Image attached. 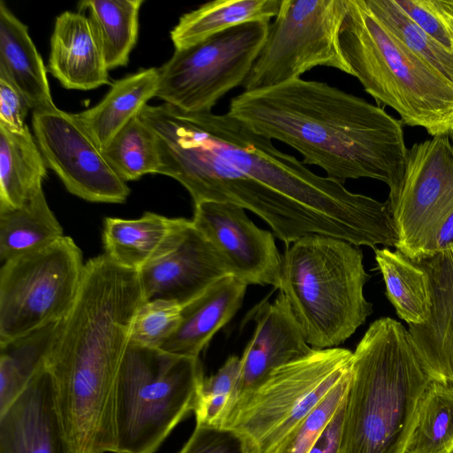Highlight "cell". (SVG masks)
Wrapping results in <instances>:
<instances>
[{
    "label": "cell",
    "instance_id": "obj_1",
    "mask_svg": "<svg viewBox=\"0 0 453 453\" xmlns=\"http://www.w3.org/2000/svg\"><path fill=\"white\" fill-rule=\"evenodd\" d=\"M144 302L139 272L106 254L88 259L45 365L75 453H114L115 396L134 316Z\"/></svg>",
    "mask_w": 453,
    "mask_h": 453
},
{
    "label": "cell",
    "instance_id": "obj_2",
    "mask_svg": "<svg viewBox=\"0 0 453 453\" xmlns=\"http://www.w3.org/2000/svg\"><path fill=\"white\" fill-rule=\"evenodd\" d=\"M227 114L291 146L303 164L319 166L330 179L383 181L389 188V207L395 203L408 149L403 123L382 107L326 82L299 78L242 92L232 98Z\"/></svg>",
    "mask_w": 453,
    "mask_h": 453
},
{
    "label": "cell",
    "instance_id": "obj_3",
    "mask_svg": "<svg viewBox=\"0 0 453 453\" xmlns=\"http://www.w3.org/2000/svg\"><path fill=\"white\" fill-rule=\"evenodd\" d=\"M432 380L408 329L388 317L373 321L353 352L341 453H405Z\"/></svg>",
    "mask_w": 453,
    "mask_h": 453
},
{
    "label": "cell",
    "instance_id": "obj_4",
    "mask_svg": "<svg viewBox=\"0 0 453 453\" xmlns=\"http://www.w3.org/2000/svg\"><path fill=\"white\" fill-rule=\"evenodd\" d=\"M187 114L212 150L254 180L333 221L349 242L373 250L378 244L397 245L388 201L352 193L343 183L315 174L227 113Z\"/></svg>",
    "mask_w": 453,
    "mask_h": 453
},
{
    "label": "cell",
    "instance_id": "obj_5",
    "mask_svg": "<svg viewBox=\"0 0 453 453\" xmlns=\"http://www.w3.org/2000/svg\"><path fill=\"white\" fill-rule=\"evenodd\" d=\"M155 134L158 174L180 182L194 204L229 203L251 211L287 245L310 234H326L331 222L240 171L212 150L188 114L172 105H147L140 114Z\"/></svg>",
    "mask_w": 453,
    "mask_h": 453
},
{
    "label": "cell",
    "instance_id": "obj_6",
    "mask_svg": "<svg viewBox=\"0 0 453 453\" xmlns=\"http://www.w3.org/2000/svg\"><path fill=\"white\" fill-rule=\"evenodd\" d=\"M343 58L378 106L432 137L453 135V84L390 32L365 0H349L339 33Z\"/></svg>",
    "mask_w": 453,
    "mask_h": 453
},
{
    "label": "cell",
    "instance_id": "obj_7",
    "mask_svg": "<svg viewBox=\"0 0 453 453\" xmlns=\"http://www.w3.org/2000/svg\"><path fill=\"white\" fill-rule=\"evenodd\" d=\"M370 275L359 246L310 234L281 256L279 289L287 298L307 343L336 348L365 324L372 304L364 296Z\"/></svg>",
    "mask_w": 453,
    "mask_h": 453
},
{
    "label": "cell",
    "instance_id": "obj_8",
    "mask_svg": "<svg viewBox=\"0 0 453 453\" xmlns=\"http://www.w3.org/2000/svg\"><path fill=\"white\" fill-rule=\"evenodd\" d=\"M203 379L199 357L129 343L116 385L114 453H155L194 412Z\"/></svg>",
    "mask_w": 453,
    "mask_h": 453
},
{
    "label": "cell",
    "instance_id": "obj_9",
    "mask_svg": "<svg viewBox=\"0 0 453 453\" xmlns=\"http://www.w3.org/2000/svg\"><path fill=\"white\" fill-rule=\"evenodd\" d=\"M353 352L314 349L276 369L241 402L223 426L234 430L251 453H276L327 392L351 369Z\"/></svg>",
    "mask_w": 453,
    "mask_h": 453
},
{
    "label": "cell",
    "instance_id": "obj_10",
    "mask_svg": "<svg viewBox=\"0 0 453 453\" xmlns=\"http://www.w3.org/2000/svg\"><path fill=\"white\" fill-rule=\"evenodd\" d=\"M82 253L64 235L0 269V345L63 319L82 280Z\"/></svg>",
    "mask_w": 453,
    "mask_h": 453
},
{
    "label": "cell",
    "instance_id": "obj_11",
    "mask_svg": "<svg viewBox=\"0 0 453 453\" xmlns=\"http://www.w3.org/2000/svg\"><path fill=\"white\" fill-rule=\"evenodd\" d=\"M349 0H280L265 42L244 81V91L299 79L316 66L351 75L341 52L339 33Z\"/></svg>",
    "mask_w": 453,
    "mask_h": 453
},
{
    "label": "cell",
    "instance_id": "obj_12",
    "mask_svg": "<svg viewBox=\"0 0 453 453\" xmlns=\"http://www.w3.org/2000/svg\"><path fill=\"white\" fill-rule=\"evenodd\" d=\"M269 26L265 20L245 23L175 50L158 68L156 96L185 112H211L224 95L243 84Z\"/></svg>",
    "mask_w": 453,
    "mask_h": 453
},
{
    "label": "cell",
    "instance_id": "obj_13",
    "mask_svg": "<svg viewBox=\"0 0 453 453\" xmlns=\"http://www.w3.org/2000/svg\"><path fill=\"white\" fill-rule=\"evenodd\" d=\"M396 250L413 261L426 257L453 212V143L434 136L408 149L402 187L390 207Z\"/></svg>",
    "mask_w": 453,
    "mask_h": 453
},
{
    "label": "cell",
    "instance_id": "obj_14",
    "mask_svg": "<svg viewBox=\"0 0 453 453\" xmlns=\"http://www.w3.org/2000/svg\"><path fill=\"white\" fill-rule=\"evenodd\" d=\"M35 139L47 167L73 195L94 203H125L130 188L113 170L76 114L56 105L33 111Z\"/></svg>",
    "mask_w": 453,
    "mask_h": 453
},
{
    "label": "cell",
    "instance_id": "obj_15",
    "mask_svg": "<svg viewBox=\"0 0 453 453\" xmlns=\"http://www.w3.org/2000/svg\"><path fill=\"white\" fill-rule=\"evenodd\" d=\"M242 207L214 201L195 203L191 219L211 242L229 273L247 285L279 288L281 256L274 235L257 226Z\"/></svg>",
    "mask_w": 453,
    "mask_h": 453
},
{
    "label": "cell",
    "instance_id": "obj_16",
    "mask_svg": "<svg viewBox=\"0 0 453 453\" xmlns=\"http://www.w3.org/2000/svg\"><path fill=\"white\" fill-rule=\"evenodd\" d=\"M229 274L214 247L192 220L167 251L139 271L144 302L165 299L181 306Z\"/></svg>",
    "mask_w": 453,
    "mask_h": 453
},
{
    "label": "cell",
    "instance_id": "obj_17",
    "mask_svg": "<svg viewBox=\"0 0 453 453\" xmlns=\"http://www.w3.org/2000/svg\"><path fill=\"white\" fill-rule=\"evenodd\" d=\"M253 315L255 330L241 357V374L225 421L234 409L276 369L314 350L307 343L281 292L273 303L265 299L258 303Z\"/></svg>",
    "mask_w": 453,
    "mask_h": 453
},
{
    "label": "cell",
    "instance_id": "obj_18",
    "mask_svg": "<svg viewBox=\"0 0 453 453\" xmlns=\"http://www.w3.org/2000/svg\"><path fill=\"white\" fill-rule=\"evenodd\" d=\"M0 453H75L63 427L54 380L46 365L0 414Z\"/></svg>",
    "mask_w": 453,
    "mask_h": 453
},
{
    "label": "cell",
    "instance_id": "obj_19",
    "mask_svg": "<svg viewBox=\"0 0 453 453\" xmlns=\"http://www.w3.org/2000/svg\"><path fill=\"white\" fill-rule=\"evenodd\" d=\"M415 262L427 274L431 307L408 331L433 380L453 384V245Z\"/></svg>",
    "mask_w": 453,
    "mask_h": 453
},
{
    "label": "cell",
    "instance_id": "obj_20",
    "mask_svg": "<svg viewBox=\"0 0 453 453\" xmlns=\"http://www.w3.org/2000/svg\"><path fill=\"white\" fill-rule=\"evenodd\" d=\"M48 67L67 89L91 90L110 83V70L88 16L65 11L56 18Z\"/></svg>",
    "mask_w": 453,
    "mask_h": 453
},
{
    "label": "cell",
    "instance_id": "obj_21",
    "mask_svg": "<svg viewBox=\"0 0 453 453\" xmlns=\"http://www.w3.org/2000/svg\"><path fill=\"white\" fill-rule=\"evenodd\" d=\"M247 286L229 274L182 305L180 325L161 350L183 357H199L214 334L241 308Z\"/></svg>",
    "mask_w": 453,
    "mask_h": 453
},
{
    "label": "cell",
    "instance_id": "obj_22",
    "mask_svg": "<svg viewBox=\"0 0 453 453\" xmlns=\"http://www.w3.org/2000/svg\"><path fill=\"white\" fill-rule=\"evenodd\" d=\"M188 220L150 211L135 219L105 218L104 254L118 265L139 272L175 243Z\"/></svg>",
    "mask_w": 453,
    "mask_h": 453
},
{
    "label": "cell",
    "instance_id": "obj_23",
    "mask_svg": "<svg viewBox=\"0 0 453 453\" xmlns=\"http://www.w3.org/2000/svg\"><path fill=\"white\" fill-rule=\"evenodd\" d=\"M28 27L0 2V77L6 79L33 111L54 106L47 72Z\"/></svg>",
    "mask_w": 453,
    "mask_h": 453
},
{
    "label": "cell",
    "instance_id": "obj_24",
    "mask_svg": "<svg viewBox=\"0 0 453 453\" xmlns=\"http://www.w3.org/2000/svg\"><path fill=\"white\" fill-rule=\"evenodd\" d=\"M158 81V68L139 70L115 81L97 104L75 113L100 150L139 116L147 103L156 96Z\"/></svg>",
    "mask_w": 453,
    "mask_h": 453
},
{
    "label": "cell",
    "instance_id": "obj_25",
    "mask_svg": "<svg viewBox=\"0 0 453 453\" xmlns=\"http://www.w3.org/2000/svg\"><path fill=\"white\" fill-rule=\"evenodd\" d=\"M47 165L27 125L0 124V208H17L42 188Z\"/></svg>",
    "mask_w": 453,
    "mask_h": 453
},
{
    "label": "cell",
    "instance_id": "obj_26",
    "mask_svg": "<svg viewBox=\"0 0 453 453\" xmlns=\"http://www.w3.org/2000/svg\"><path fill=\"white\" fill-rule=\"evenodd\" d=\"M280 0H216L183 14L170 33L175 50L201 42L229 28L276 17Z\"/></svg>",
    "mask_w": 453,
    "mask_h": 453
},
{
    "label": "cell",
    "instance_id": "obj_27",
    "mask_svg": "<svg viewBox=\"0 0 453 453\" xmlns=\"http://www.w3.org/2000/svg\"><path fill=\"white\" fill-rule=\"evenodd\" d=\"M64 236L42 188L17 208H0L2 264L44 248Z\"/></svg>",
    "mask_w": 453,
    "mask_h": 453
},
{
    "label": "cell",
    "instance_id": "obj_28",
    "mask_svg": "<svg viewBox=\"0 0 453 453\" xmlns=\"http://www.w3.org/2000/svg\"><path fill=\"white\" fill-rule=\"evenodd\" d=\"M374 252L386 285V296L398 317L408 326L424 324L431 307L426 273L398 250L376 248Z\"/></svg>",
    "mask_w": 453,
    "mask_h": 453
},
{
    "label": "cell",
    "instance_id": "obj_29",
    "mask_svg": "<svg viewBox=\"0 0 453 453\" xmlns=\"http://www.w3.org/2000/svg\"><path fill=\"white\" fill-rule=\"evenodd\" d=\"M61 320L0 345V414L45 365Z\"/></svg>",
    "mask_w": 453,
    "mask_h": 453
},
{
    "label": "cell",
    "instance_id": "obj_30",
    "mask_svg": "<svg viewBox=\"0 0 453 453\" xmlns=\"http://www.w3.org/2000/svg\"><path fill=\"white\" fill-rule=\"evenodd\" d=\"M142 4L143 0H85L78 4L81 11L88 13L109 70L127 65L138 37Z\"/></svg>",
    "mask_w": 453,
    "mask_h": 453
},
{
    "label": "cell",
    "instance_id": "obj_31",
    "mask_svg": "<svg viewBox=\"0 0 453 453\" xmlns=\"http://www.w3.org/2000/svg\"><path fill=\"white\" fill-rule=\"evenodd\" d=\"M405 453H453V384L434 380L428 383Z\"/></svg>",
    "mask_w": 453,
    "mask_h": 453
},
{
    "label": "cell",
    "instance_id": "obj_32",
    "mask_svg": "<svg viewBox=\"0 0 453 453\" xmlns=\"http://www.w3.org/2000/svg\"><path fill=\"white\" fill-rule=\"evenodd\" d=\"M102 151L115 173L126 182L158 173L160 159L157 140L140 115L124 127Z\"/></svg>",
    "mask_w": 453,
    "mask_h": 453
},
{
    "label": "cell",
    "instance_id": "obj_33",
    "mask_svg": "<svg viewBox=\"0 0 453 453\" xmlns=\"http://www.w3.org/2000/svg\"><path fill=\"white\" fill-rule=\"evenodd\" d=\"M374 16L415 54L453 84V52L421 29L395 0H365Z\"/></svg>",
    "mask_w": 453,
    "mask_h": 453
},
{
    "label": "cell",
    "instance_id": "obj_34",
    "mask_svg": "<svg viewBox=\"0 0 453 453\" xmlns=\"http://www.w3.org/2000/svg\"><path fill=\"white\" fill-rule=\"evenodd\" d=\"M242 369L241 357L230 356L219 371L204 378L194 413L196 425L222 426Z\"/></svg>",
    "mask_w": 453,
    "mask_h": 453
},
{
    "label": "cell",
    "instance_id": "obj_35",
    "mask_svg": "<svg viewBox=\"0 0 453 453\" xmlns=\"http://www.w3.org/2000/svg\"><path fill=\"white\" fill-rule=\"evenodd\" d=\"M180 313L181 305L173 301L143 302L134 316L129 343L161 349L178 328Z\"/></svg>",
    "mask_w": 453,
    "mask_h": 453
},
{
    "label": "cell",
    "instance_id": "obj_36",
    "mask_svg": "<svg viewBox=\"0 0 453 453\" xmlns=\"http://www.w3.org/2000/svg\"><path fill=\"white\" fill-rule=\"evenodd\" d=\"M350 371L307 414L276 453H308L345 399Z\"/></svg>",
    "mask_w": 453,
    "mask_h": 453
},
{
    "label": "cell",
    "instance_id": "obj_37",
    "mask_svg": "<svg viewBox=\"0 0 453 453\" xmlns=\"http://www.w3.org/2000/svg\"><path fill=\"white\" fill-rule=\"evenodd\" d=\"M426 34L453 52V0H395Z\"/></svg>",
    "mask_w": 453,
    "mask_h": 453
},
{
    "label": "cell",
    "instance_id": "obj_38",
    "mask_svg": "<svg viewBox=\"0 0 453 453\" xmlns=\"http://www.w3.org/2000/svg\"><path fill=\"white\" fill-rule=\"evenodd\" d=\"M178 453H251L244 440L226 426L196 425Z\"/></svg>",
    "mask_w": 453,
    "mask_h": 453
},
{
    "label": "cell",
    "instance_id": "obj_39",
    "mask_svg": "<svg viewBox=\"0 0 453 453\" xmlns=\"http://www.w3.org/2000/svg\"><path fill=\"white\" fill-rule=\"evenodd\" d=\"M29 106L21 94L4 78L0 77V124L12 130H22Z\"/></svg>",
    "mask_w": 453,
    "mask_h": 453
},
{
    "label": "cell",
    "instance_id": "obj_40",
    "mask_svg": "<svg viewBox=\"0 0 453 453\" xmlns=\"http://www.w3.org/2000/svg\"><path fill=\"white\" fill-rule=\"evenodd\" d=\"M344 414L345 399L308 453H341Z\"/></svg>",
    "mask_w": 453,
    "mask_h": 453
},
{
    "label": "cell",
    "instance_id": "obj_41",
    "mask_svg": "<svg viewBox=\"0 0 453 453\" xmlns=\"http://www.w3.org/2000/svg\"><path fill=\"white\" fill-rule=\"evenodd\" d=\"M451 245H453V212L448 217L441 226L432 246L430 247L427 256L445 250Z\"/></svg>",
    "mask_w": 453,
    "mask_h": 453
}]
</instances>
